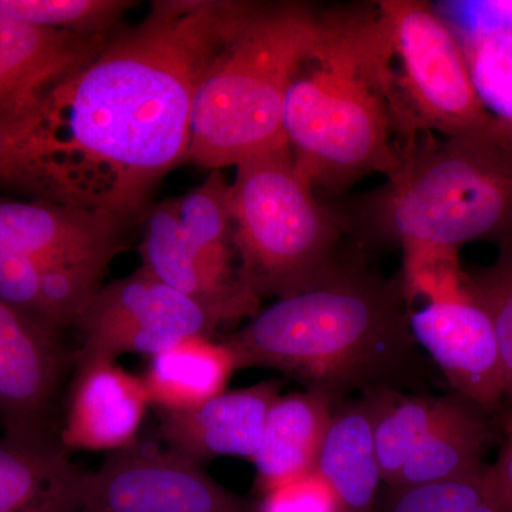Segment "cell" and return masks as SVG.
I'll return each mask as SVG.
<instances>
[{
  "label": "cell",
  "instance_id": "cell-13",
  "mask_svg": "<svg viewBox=\"0 0 512 512\" xmlns=\"http://www.w3.org/2000/svg\"><path fill=\"white\" fill-rule=\"evenodd\" d=\"M123 222L99 210L0 197V251L56 264H106L123 251Z\"/></svg>",
  "mask_w": 512,
  "mask_h": 512
},
{
  "label": "cell",
  "instance_id": "cell-16",
  "mask_svg": "<svg viewBox=\"0 0 512 512\" xmlns=\"http://www.w3.org/2000/svg\"><path fill=\"white\" fill-rule=\"evenodd\" d=\"M109 37L36 28L0 15V120L19 114L46 86L96 55Z\"/></svg>",
  "mask_w": 512,
  "mask_h": 512
},
{
  "label": "cell",
  "instance_id": "cell-20",
  "mask_svg": "<svg viewBox=\"0 0 512 512\" xmlns=\"http://www.w3.org/2000/svg\"><path fill=\"white\" fill-rule=\"evenodd\" d=\"M494 440L488 410L460 396L454 409L431 430L392 485L416 487L483 476L484 456Z\"/></svg>",
  "mask_w": 512,
  "mask_h": 512
},
{
  "label": "cell",
  "instance_id": "cell-21",
  "mask_svg": "<svg viewBox=\"0 0 512 512\" xmlns=\"http://www.w3.org/2000/svg\"><path fill=\"white\" fill-rule=\"evenodd\" d=\"M235 370L234 357L224 343L197 336L151 357L141 379L151 406L184 412L224 393Z\"/></svg>",
  "mask_w": 512,
  "mask_h": 512
},
{
  "label": "cell",
  "instance_id": "cell-14",
  "mask_svg": "<svg viewBox=\"0 0 512 512\" xmlns=\"http://www.w3.org/2000/svg\"><path fill=\"white\" fill-rule=\"evenodd\" d=\"M60 443L70 450L113 451L133 443L150 399L143 379L114 360H77Z\"/></svg>",
  "mask_w": 512,
  "mask_h": 512
},
{
  "label": "cell",
  "instance_id": "cell-7",
  "mask_svg": "<svg viewBox=\"0 0 512 512\" xmlns=\"http://www.w3.org/2000/svg\"><path fill=\"white\" fill-rule=\"evenodd\" d=\"M221 170L184 195L148 211L138 252L141 266L211 313L221 325L254 318L261 299L239 271Z\"/></svg>",
  "mask_w": 512,
  "mask_h": 512
},
{
  "label": "cell",
  "instance_id": "cell-27",
  "mask_svg": "<svg viewBox=\"0 0 512 512\" xmlns=\"http://www.w3.org/2000/svg\"><path fill=\"white\" fill-rule=\"evenodd\" d=\"M262 494L259 512H339L332 488L315 470Z\"/></svg>",
  "mask_w": 512,
  "mask_h": 512
},
{
  "label": "cell",
  "instance_id": "cell-22",
  "mask_svg": "<svg viewBox=\"0 0 512 512\" xmlns=\"http://www.w3.org/2000/svg\"><path fill=\"white\" fill-rule=\"evenodd\" d=\"M375 409V443L383 487H392L404 466L434 427L446 419L461 394L367 393Z\"/></svg>",
  "mask_w": 512,
  "mask_h": 512
},
{
  "label": "cell",
  "instance_id": "cell-8",
  "mask_svg": "<svg viewBox=\"0 0 512 512\" xmlns=\"http://www.w3.org/2000/svg\"><path fill=\"white\" fill-rule=\"evenodd\" d=\"M400 93L420 133L460 136L493 124L463 46L440 13L420 0L376 3Z\"/></svg>",
  "mask_w": 512,
  "mask_h": 512
},
{
  "label": "cell",
  "instance_id": "cell-5",
  "mask_svg": "<svg viewBox=\"0 0 512 512\" xmlns=\"http://www.w3.org/2000/svg\"><path fill=\"white\" fill-rule=\"evenodd\" d=\"M319 16L308 3L254 2L195 94L188 161L222 170L288 146L285 96Z\"/></svg>",
  "mask_w": 512,
  "mask_h": 512
},
{
  "label": "cell",
  "instance_id": "cell-25",
  "mask_svg": "<svg viewBox=\"0 0 512 512\" xmlns=\"http://www.w3.org/2000/svg\"><path fill=\"white\" fill-rule=\"evenodd\" d=\"M375 512H500L488 503L481 477L409 488L383 487Z\"/></svg>",
  "mask_w": 512,
  "mask_h": 512
},
{
  "label": "cell",
  "instance_id": "cell-1",
  "mask_svg": "<svg viewBox=\"0 0 512 512\" xmlns=\"http://www.w3.org/2000/svg\"><path fill=\"white\" fill-rule=\"evenodd\" d=\"M252 5L156 0L6 120L39 158L52 201L123 224L146 210L154 187L187 163L195 94Z\"/></svg>",
  "mask_w": 512,
  "mask_h": 512
},
{
  "label": "cell",
  "instance_id": "cell-3",
  "mask_svg": "<svg viewBox=\"0 0 512 512\" xmlns=\"http://www.w3.org/2000/svg\"><path fill=\"white\" fill-rule=\"evenodd\" d=\"M402 278L340 268L315 288L278 299L221 342L235 369L268 367L336 403L349 393L409 386L420 356Z\"/></svg>",
  "mask_w": 512,
  "mask_h": 512
},
{
  "label": "cell",
  "instance_id": "cell-11",
  "mask_svg": "<svg viewBox=\"0 0 512 512\" xmlns=\"http://www.w3.org/2000/svg\"><path fill=\"white\" fill-rule=\"evenodd\" d=\"M64 363L60 333L0 299V421L5 434L60 443Z\"/></svg>",
  "mask_w": 512,
  "mask_h": 512
},
{
  "label": "cell",
  "instance_id": "cell-18",
  "mask_svg": "<svg viewBox=\"0 0 512 512\" xmlns=\"http://www.w3.org/2000/svg\"><path fill=\"white\" fill-rule=\"evenodd\" d=\"M315 471L332 488L339 512H375L383 480L376 453L375 409L367 394L336 406Z\"/></svg>",
  "mask_w": 512,
  "mask_h": 512
},
{
  "label": "cell",
  "instance_id": "cell-12",
  "mask_svg": "<svg viewBox=\"0 0 512 512\" xmlns=\"http://www.w3.org/2000/svg\"><path fill=\"white\" fill-rule=\"evenodd\" d=\"M410 330L454 392L490 412L504 399V376L493 323L470 285L410 311Z\"/></svg>",
  "mask_w": 512,
  "mask_h": 512
},
{
  "label": "cell",
  "instance_id": "cell-19",
  "mask_svg": "<svg viewBox=\"0 0 512 512\" xmlns=\"http://www.w3.org/2000/svg\"><path fill=\"white\" fill-rule=\"evenodd\" d=\"M338 404L313 390L275 400L266 416L261 443L251 458L262 493L315 470Z\"/></svg>",
  "mask_w": 512,
  "mask_h": 512
},
{
  "label": "cell",
  "instance_id": "cell-17",
  "mask_svg": "<svg viewBox=\"0 0 512 512\" xmlns=\"http://www.w3.org/2000/svg\"><path fill=\"white\" fill-rule=\"evenodd\" d=\"M86 477L59 441L0 437V512H77Z\"/></svg>",
  "mask_w": 512,
  "mask_h": 512
},
{
  "label": "cell",
  "instance_id": "cell-29",
  "mask_svg": "<svg viewBox=\"0 0 512 512\" xmlns=\"http://www.w3.org/2000/svg\"><path fill=\"white\" fill-rule=\"evenodd\" d=\"M476 5L477 12L483 16L481 23L512 25V2H481Z\"/></svg>",
  "mask_w": 512,
  "mask_h": 512
},
{
  "label": "cell",
  "instance_id": "cell-15",
  "mask_svg": "<svg viewBox=\"0 0 512 512\" xmlns=\"http://www.w3.org/2000/svg\"><path fill=\"white\" fill-rule=\"evenodd\" d=\"M281 389L279 380H266L218 394L195 409L158 410V434L167 446L198 463L222 456L252 458Z\"/></svg>",
  "mask_w": 512,
  "mask_h": 512
},
{
  "label": "cell",
  "instance_id": "cell-2",
  "mask_svg": "<svg viewBox=\"0 0 512 512\" xmlns=\"http://www.w3.org/2000/svg\"><path fill=\"white\" fill-rule=\"evenodd\" d=\"M282 130L315 187L342 192L366 175L399 171L421 133L376 5L320 10L286 92Z\"/></svg>",
  "mask_w": 512,
  "mask_h": 512
},
{
  "label": "cell",
  "instance_id": "cell-10",
  "mask_svg": "<svg viewBox=\"0 0 512 512\" xmlns=\"http://www.w3.org/2000/svg\"><path fill=\"white\" fill-rule=\"evenodd\" d=\"M220 326L198 303L140 266L101 286L87 306L76 326L83 336L77 360L154 356L185 339H212Z\"/></svg>",
  "mask_w": 512,
  "mask_h": 512
},
{
  "label": "cell",
  "instance_id": "cell-28",
  "mask_svg": "<svg viewBox=\"0 0 512 512\" xmlns=\"http://www.w3.org/2000/svg\"><path fill=\"white\" fill-rule=\"evenodd\" d=\"M505 439L497 460L485 467L481 488L488 503L500 512H512V419L504 424Z\"/></svg>",
  "mask_w": 512,
  "mask_h": 512
},
{
  "label": "cell",
  "instance_id": "cell-9",
  "mask_svg": "<svg viewBox=\"0 0 512 512\" xmlns=\"http://www.w3.org/2000/svg\"><path fill=\"white\" fill-rule=\"evenodd\" d=\"M77 512H251V507L198 461L137 437L109 451L101 466L87 473Z\"/></svg>",
  "mask_w": 512,
  "mask_h": 512
},
{
  "label": "cell",
  "instance_id": "cell-4",
  "mask_svg": "<svg viewBox=\"0 0 512 512\" xmlns=\"http://www.w3.org/2000/svg\"><path fill=\"white\" fill-rule=\"evenodd\" d=\"M373 235L404 249H453L512 239V126L437 140L426 133L360 214Z\"/></svg>",
  "mask_w": 512,
  "mask_h": 512
},
{
  "label": "cell",
  "instance_id": "cell-23",
  "mask_svg": "<svg viewBox=\"0 0 512 512\" xmlns=\"http://www.w3.org/2000/svg\"><path fill=\"white\" fill-rule=\"evenodd\" d=\"M460 42L485 109L512 126V25L478 23Z\"/></svg>",
  "mask_w": 512,
  "mask_h": 512
},
{
  "label": "cell",
  "instance_id": "cell-6",
  "mask_svg": "<svg viewBox=\"0 0 512 512\" xmlns=\"http://www.w3.org/2000/svg\"><path fill=\"white\" fill-rule=\"evenodd\" d=\"M235 168L228 207L239 271L261 301L308 291L342 268L339 221L316 200L288 146Z\"/></svg>",
  "mask_w": 512,
  "mask_h": 512
},
{
  "label": "cell",
  "instance_id": "cell-26",
  "mask_svg": "<svg viewBox=\"0 0 512 512\" xmlns=\"http://www.w3.org/2000/svg\"><path fill=\"white\" fill-rule=\"evenodd\" d=\"M471 292L493 323L504 376V399L512 407V256L491 268L467 275Z\"/></svg>",
  "mask_w": 512,
  "mask_h": 512
},
{
  "label": "cell",
  "instance_id": "cell-24",
  "mask_svg": "<svg viewBox=\"0 0 512 512\" xmlns=\"http://www.w3.org/2000/svg\"><path fill=\"white\" fill-rule=\"evenodd\" d=\"M134 5L127 0H0V15L36 28L110 36Z\"/></svg>",
  "mask_w": 512,
  "mask_h": 512
}]
</instances>
